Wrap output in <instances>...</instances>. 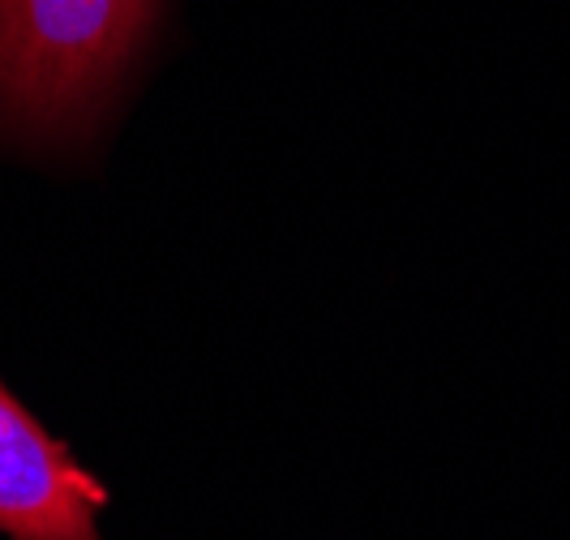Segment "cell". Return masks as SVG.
<instances>
[{
    "label": "cell",
    "instance_id": "1",
    "mask_svg": "<svg viewBox=\"0 0 570 540\" xmlns=\"http://www.w3.org/2000/svg\"><path fill=\"white\" fill-rule=\"evenodd\" d=\"M164 0H0V116L30 138L86 134Z\"/></svg>",
    "mask_w": 570,
    "mask_h": 540
},
{
    "label": "cell",
    "instance_id": "2",
    "mask_svg": "<svg viewBox=\"0 0 570 540\" xmlns=\"http://www.w3.org/2000/svg\"><path fill=\"white\" fill-rule=\"evenodd\" d=\"M108 493L0 382V532L9 540H104Z\"/></svg>",
    "mask_w": 570,
    "mask_h": 540
}]
</instances>
